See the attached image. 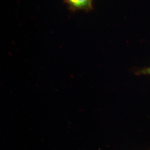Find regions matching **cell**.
<instances>
[{"instance_id": "6da1fadb", "label": "cell", "mask_w": 150, "mask_h": 150, "mask_svg": "<svg viewBox=\"0 0 150 150\" xmlns=\"http://www.w3.org/2000/svg\"><path fill=\"white\" fill-rule=\"evenodd\" d=\"M72 10L89 11L93 8L92 0H65Z\"/></svg>"}, {"instance_id": "7a4b0ae2", "label": "cell", "mask_w": 150, "mask_h": 150, "mask_svg": "<svg viewBox=\"0 0 150 150\" xmlns=\"http://www.w3.org/2000/svg\"><path fill=\"white\" fill-rule=\"evenodd\" d=\"M136 74L137 76L150 75V67H145L137 71Z\"/></svg>"}]
</instances>
